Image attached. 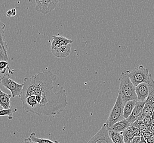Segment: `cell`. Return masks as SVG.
Listing matches in <instances>:
<instances>
[{
    "mask_svg": "<svg viewBox=\"0 0 154 143\" xmlns=\"http://www.w3.org/2000/svg\"><path fill=\"white\" fill-rule=\"evenodd\" d=\"M37 104L32 111L37 115L54 116L62 113L67 105L66 90L62 87L58 91L53 90L36 95Z\"/></svg>",
    "mask_w": 154,
    "mask_h": 143,
    "instance_id": "obj_1",
    "label": "cell"
},
{
    "mask_svg": "<svg viewBox=\"0 0 154 143\" xmlns=\"http://www.w3.org/2000/svg\"><path fill=\"white\" fill-rule=\"evenodd\" d=\"M58 75L51 71L38 72L35 75V91L37 95L53 90Z\"/></svg>",
    "mask_w": 154,
    "mask_h": 143,
    "instance_id": "obj_2",
    "label": "cell"
},
{
    "mask_svg": "<svg viewBox=\"0 0 154 143\" xmlns=\"http://www.w3.org/2000/svg\"><path fill=\"white\" fill-rule=\"evenodd\" d=\"M120 86L119 93H120L125 104L129 101H137V96L136 93V87L131 81L126 71L121 73L120 78Z\"/></svg>",
    "mask_w": 154,
    "mask_h": 143,
    "instance_id": "obj_3",
    "label": "cell"
},
{
    "mask_svg": "<svg viewBox=\"0 0 154 143\" xmlns=\"http://www.w3.org/2000/svg\"><path fill=\"white\" fill-rule=\"evenodd\" d=\"M126 72L135 87L141 83H148L152 78L149 70L143 65H139L131 71H126Z\"/></svg>",
    "mask_w": 154,
    "mask_h": 143,
    "instance_id": "obj_4",
    "label": "cell"
},
{
    "mask_svg": "<svg viewBox=\"0 0 154 143\" xmlns=\"http://www.w3.org/2000/svg\"><path fill=\"white\" fill-rule=\"evenodd\" d=\"M125 103L120 93H118L117 99L111 110L108 119L105 122L108 128L110 127L115 123L124 119L123 116Z\"/></svg>",
    "mask_w": 154,
    "mask_h": 143,
    "instance_id": "obj_5",
    "label": "cell"
},
{
    "mask_svg": "<svg viewBox=\"0 0 154 143\" xmlns=\"http://www.w3.org/2000/svg\"><path fill=\"white\" fill-rule=\"evenodd\" d=\"M0 84L11 92L13 97L20 96L23 90L24 84H19L10 78L9 73L1 75L0 77Z\"/></svg>",
    "mask_w": 154,
    "mask_h": 143,
    "instance_id": "obj_6",
    "label": "cell"
},
{
    "mask_svg": "<svg viewBox=\"0 0 154 143\" xmlns=\"http://www.w3.org/2000/svg\"><path fill=\"white\" fill-rule=\"evenodd\" d=\"M24 86L19 97L24 103L29 97L35 95V75L24 79Z\"/></svg>",
    "mask_w": 154,
    "mask_h": 143,
    "instance_id": "obj_7",
    "label": "cell"
},
{
    "mask_svg": "<svg viewBox=\"0 0 154 143\" xmlns=\"http://www.w3.org/2000/svg\"><path fill=\"white\" fill-rule=\"evenodd\" d=\"M59 0H35V10L44 16L56 8Z\"/></svg>",
    "mask_w": 154,
    "mask_h": 143,
    "instance_id": "obj_8",
    "label": "cell"
},
{
    "mask_svg": "<svg viewBox=\"0 0 154 143\" xmlns=\"http://www.w3.org/2000/svg\"><path fill=\"white\" fill-rule=\"evenodd\" d=\"M87 143H113L109 136L108 127L105 123Z\"/></svg>",
    "mask_w": 154,
    "mask_h": 143,
    "instance_id": "obj_9",
    "label": "cell"
},
{
    "mask_svg": "<svg viewBox=\"0 0 154 143\" xmlns=\"http://www.w3.org/2000/svg\"><path fill=\"white\" fill-rule=\"evenodd\" d=\"M136 93L137 101H146L149 97V87L148 83H141L136 87Z\"/></svg>",
    "mask_w": 154,
    "mask_h": 143,
    "instance_id": "obj_10",
    "label": "cell"
},
{
    "mask_svg": "<svg viewBox=\"0 0 154 143\" xmlns=\"http://www.w3.org/2000/svg\"><path fill=\"white\" fill-rule=\"evenodd\" d=\"M145 104V101L142 102V101H136V105L133 110L132 114L130 115L128 118L127 119L128 121L130 122L131 125L134 122L137 120L140 117V116L142 115Z\"/></svg>",
    "mask_w": 154,
    "mask_h": 143,
    "instance_id": "obj_11",
    "label": "cell"
},
{
    "mask_svg": "<svg viewBox=\"0 0 154 143\" xmlns=\"http://www.w3.org/2000/svg\"><path fill=\"white\" fill-rule=\"evenodd\" d=\"M72 43L73 41L66 37L62 36L53 35L52 36V41L51 43V49L68 45L69 44H72Z\"/></svg>",
    "mask_w": 154,
    "mask_h": 143,
    "instance_id": "obj_12",
    "label": "cell"
},
{
    "mask_svg": "<svg viewBox=\"0 0 154 143\" xmlns=\"http://www.w3.org/2000/svg\"><path fill=\"white\" fill-rule=\"evenodd\" d=\"M71 44L68 45L59 47L54 49H51L53 55L59 59H63L68 57L71 51Z\"/></svg>",
    "mask_w": 154,
    "mask_h": 143,
    "instance_id": "obj_13",
    "label": "cell"
},
{
    "mask_svg": "<svg viewBox=\"0 0 154 143\" xmlns=\"http://www.w3.org/2000/svg\"><path fill=\"white\" fill-rule=\"evenodd\" d=\"M131 126L130 122L126 119H124L121 121L115 123L110 127L108 128L109 131H114L116 132H123L126 128Z\"/></svg>",
    "mask_w": 154,
    "mask_h": 143,
    "instance_id": "obj_14",
    "label": "cell"
},
{
    "mask_svg": "<svg viewBox=\"0 0 154 143\" xmlns=\"http://www.w3.org/2000/svg\"><path fill=\"white\" fill-rule=\"evenodd\" d=\"M12 95L3 92L0 88V105L3 109L11 108V98Z\"/></svg>",
    "mask_w": 154,
    "mask_h": 143,
    "instance_id": "obj_15",
    "label": "cell"
},
{
    "mask_svg": "<svg viewBox=\"0 0 154 143\" xmlns=\"http://www.w3.org/2000/svg\"><path fill=\"white\" fill-rule=\"evenodd\" d=\"M154 112V107L151 105V103L147 100L145 101V106L143 110L142 115L140 116L137 120H143L145 117H152Z\"/></svg>",
    "mask_w": 154,
    "mask_h": 143,
    "instance_id": "obj_16",
    "label": "cell"
},
{
    "mask_svg": "<svg viewBox=\"0 0 154 143\" xmlns=\"http://www.w3.org/2000/svg\"><path fill=\"white\" fill-rule=\"evenodd\" d=\"M136 100L129 101L125 104L123 109V116L124 119H127L132 114L133 110L136 105Z\"/></svg>",
    "mask_w": 154,
    "mask_h": 143,
    "instance_id": "obj_17",
    "label": "cell"
},
{
    "mask_svg": "<svg viewBox=\"0 0 154 143\" xmlns=\"http://www.w3.org/2000/svg\"><path fill=\"white\" fill-rule=\"evenodd\" d=\"M109 134L113 143H125L122 132L109 131Z\"/></svg>",
    "mask_w": 154,
    "mask_h": 143,
    "instance_id": "obj_18",
    "label": "cell"
},
{
    "mask_svg": "<svg viewBox=\"0 0 154 143\" xmlns=\"http://www.w3.org/2000/svg\"><path fill=\"white\" fill-rule=\"evenodd\" d=\"M149 87V97L147 101L151 103V105L154 109V81L152 78L148 83Z\"/></svg>",
    "mask_w": 154,
    "mask_h": 143,
    "instance_id": "obj_19",
    "label": "cell"
},
{
    "mask_svg": "<svg viewBox=\"0 0 154 143\" xmlns=\"http://www.w3.org/2000/svg\"><path fill=\"white\" fill-rule=\"evenodd\" d=\"M17 111V109L13 106H11L9 109H2V110L0 111V116H8V118L9 119L12 120L13 118V114Z\"/></svg>",
    "mask_w": 154,
    "mask_h": 143,
    "instance_id": "obj_20",
    "label": "cell"
},
{
    "mask_svg": "<svg viewBox=\"0 0 154 143\" xmlns=\"http://www.w3.org/2000/svg\"><path fill=\"white\" fill-rule=\"evenodd\" d=\"M131 126L135 127L138 128L139 129H140L142 134L145 132L150 131V126L145 125L142 120H136V121L133 123Z\"/></svg>",
    "mask_w": 154,
    "mask_h": 143,
    "instance_id": "obj_21",
    "label": "cell"
},
{
    "mask_svg": "<svg viewBox=\"0 0 154 143\" xmlns=\"http://www.w3.org/2000/svg\"><path fill=\"white\" fill-rule=\"evenodd\" d=\"M122 133H123V139H124L125 143H131L133 138L134 137V135L133 134L131 127L130 126L129 127L126 128Z\"/></svg>",
    "mask_w": 154,
    "mask_h": 143,
    "instance_id": "obj_22",
    "label": "cell"
},
{
    "mask_svg": "<svg viewBox=\"0 0 154 143\" xmlns=\"http://www.w3.org/2000/svg\"><path fill=\"white\" fill-rule=\"evenodd\" d=\"M29 138L32 141L37 143H60L58 141H52L48 139H43L40 138L36 137V134L35 133H32Z\"/></svg>",
    "mask_w": 154,
    "mask_h": 143,
    "instance_id": "obj_23",
    "label": "cell"
},
{
    "mask_svg": "<svg viewBox=\"0 0 154 143\" xmlns=\"http://www.w3.org/2000/svg\"><path fill=\"white\" fill-rule=\"evenodd\" d=\"M5 27H6L5 24L3 23L0 22V43L2 44L4 49L7 50V45L5 41V32H4V29Z\"/></svg>",
    "mask_w": 154,
    "mask_h": 143,
    "instance_id": "obj_24",
    "label": "cell"
},
{
    "mask_svg": "<svg viewBox=\"0 0 154 143\" xmlns=\"http://www.w3.org/2000/svg\"><path fill=\"white\" fill-rule=\"evenodd\" d=\"M8 59L7 50L4 49L2 44L0 43V61H6L8 62Z\"/></svg>",
    "mask_w": 154,
    "mask_h": 143,
    "instance_id": "obj_25",
    "label": "cell"
},
{
    "mask_svg": "<svg viewBox=\"0 0 154 143\" xmlns=\"http://www.w3.org/2000/svg\"><path fill=\"white\" fill-rule=\"evenodd\" d=\"M7 68H9L8 62L6 61H0V74H5Z\"/></svg>",
    "mask_w": 154,
    "mask_h": 143,
    "instance_id": "obj_26",
    "label": "cell"
},
{
    "mask_svg": "<svg viewBox=\"0 0 154 143\" xmlns=\"http://www.w3.org/2000/svg\"><path fill=\"white\" fill-rule=\"evenodd\" d=\"M133 134L134 137H141L142 136V132L140 129L138 128L133 127L132 126H131Z\"/></svg>",
    "mask_w": 154,
    "mask_h": 143,
    "instance_id": "obj_27",
    "label": "cell"
},
{
    "mask_svg": "<svg viewBox=\"0 0 154 143\" xmlns=\"http://www.w3.org/2000/svg\"><path fill=\"white\" fill-rule=\"evenodd\" d=\"M151 119H152V117H145L143 119L142 121L145 125H147L148 126H151Z\"/></svg>",
    "mask_w": 154,
    "mask_h": 143,
    "instance_id": "obj_28",
    "label": "cell"
},
{
    "mask_svg": "<svg viewBox=\"0 0 154 143\" xmlns=\"http://www.w3.org/2000/svg\"><path fill=\"white\" fill-rule=\"evenodd\" d=\"M152 135V133H151L150 131H147V132H145L144 133H143L142 134V136L146 140V139H148V138H149L150 137H151Z\"/></svg>",
    "mask_w": 154,
    "mask_h": 143,
    "instance_id": "obj_29",
    "label": "cell"
},
{
    "mask_svg": "<svg viewBox=\"0 0 154 143\" xmlns=\"http://www.w3.org/2000/svg\"><path fill=\"white\" fill-rule=\"evenodd\" d=\"M142 137H134L131 143H140L142 140Z\"/></svg>",
    "mask_w": 154,
    "mask_h": 143,
    "instance_id": "obj_30",
    "label": "cell"
},
{
    "mask_svg": "<svg viewBox=\"0 0 154 143\" xmlns=\"http://www.w3.org/2000/svg\"><path fill=\"white\" fill-rule=\"evenodd\" d=\"M147 143H154V133H152V135L148 139L146 140Z\"/></svg>",
    "mask_w": 154,
    "mask_h": 143,
    "instance_id": "obj_31",
    "label": "cell"
},
{
    "mask_svg": "<svg viewBox=\"0 0 154 143\" xmlns=\"http://www.w3.org/2000/svg\"><path fill=\"white\" fill-rule=\"evenodd\" d=\"M37 143L36 142H35L31 140V139L30 138H28L27 139H25L24 141V143Z\"/></svg>",
    "mask_w": 154,
    "mask_h": 143,
    "instance_id": "obj_32",
    "label": "cell"
},
{
    "mask_svg": "<svg viewBox=\"0 0 154 143\" xmlns=\"http://www.w3.org/2000/svg\"><path fill=\"white\" fill-rule=\"evenodd\" d=\"M6 16L7 17H13L12 12L11 9L8 11L7 12Z\"/></svg>",
    "mask_w": 154,
    "mask_h": 143,
    "instance_id": "obj_33",
    "label": "cell"
},
{
    "mask_svg": "<svg viewBox=\"0 0 154 143\" xmlns=\"http://www.w3.org/2000/svg\"><path fill=\"white\" fill-rule=\"evenodd\" d=\"M11 11H12V12L13 17L16 16L17 14V10H16V8H13V9H11Z\"/></svg>",
    "mask_w": 154,
    "mask_h": 143,
    "instance_id": "obj_34",
    "label": "cell"
},
{
    "mask_svg": "<svg viewBox=\"0 0 154 143\" xmlns=\"http://www.w3.org/2000/svg\"><path fill=\"white\" fill-rule=\"evenodd\" d=\"M140 143H147V142L146 141V140L144 139V138L143 137V136L142 137V140H141Z\"/></svg>",
    "mask_w": 154,
    "mask_h": 143,
    "instance_id": "obj_35",
    "label": "cell"
},
{
    "mask_svg": "<svg viewBox=\"0 0 154 143\" xmlns=\"http://www.w3.org/2000/svg\"><path fill=\"white\" fill-rule=\"evenodd\" d=\"M151 126H154V118H152V119H151Z\"/></svg>",
    "mask_w": 154,
    "mask_h": 143,
    "instance_id": "obj_36",
    "label": "cell"
},
{
    "mask_svg": "<svg viewBox=\"0 0 154 143\" xmlns=\"http://www.w3.org/2000/svg\"><path fill=\"white\" fill-rule=\"evenodd\" d=\"M2 110V108H0V111H1V110Z\"/></svg>",
    "mask_w": 154,
    "mask_h": 143,
    "instance_id": "obj_37",
    "label": "cell"
},
{
    "mask_svg": "<svg viewBox=\"0 0 154 143\" xmlns=\"http://www.w3.org/2000/svg\"><path fill=\"white\" fill-rule=\"evenodd\" d=\"M0 77H1V74H0Z\"/></svg>",
    "mask_w": 154,
    "mask_h": 143,
    "instance_id": "obj_38",
    "label": "cell"
},
{
    "mask_svg": "<svg viewBox=\"0 0 154 143\" xmlns=\"http://www.w3.org/2000/svg\"></svg>",
    "mask_w": 154,
    "mask_h": 143,
    "instance_id": "obj_39",
    "label": "cell"
}]
</instances>
